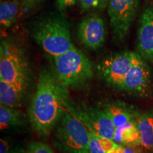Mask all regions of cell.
<instances>
[{
	"mask_svg": "<svg viewBox=\"0 0 153 153\" xmlns=\"http://www.w3.org/2000/svg\"><path fill=\"white\" fill-rule=\"evenodd\" d=\"M70 104L68 89L57 80L54 72L41 71L28 110L34 131L44 136L49 135Z\"/></svg>",
	"mask_w": 153,
	"mask_h": 153,
	"instance_id": "cell-1",
	"label": "cell"
},
{
	"mask_svg": "<svg viewBox=\"0 0 153 153\" xmlns=\"http://www.w3.org/2000/svg\"><path fill=\"white\" fill-rule=\"evenodd\" d=\"M30 35L34 41L53 57L74 47L68 22L59 15L43 17L33 25Z\"/></svg>",
	"mask_w": 153,
	"mask_h": 153,
	"instance_id": "cell-2",
	"label": "cell"
},
{
	"mask_svg": "<svg viewBox=\"0 0 153 153\" xmlns=\"http://www.w3.org/2000/svg\"><path fill=\"white\" fill-rule=\"evenodd\" d=\"M30 76L29 61L23 48L14 40L2 38L0 44V79L25 92Z\"/></svg>",
	"mask_w": 153,
	"mask_h": 153,
	"instance_id": "cell-3",
	"label": "cell"
},
{
	"mask_svg": "<svg viewBox=\"0 0 153 153\" xmlns=\"http://www.w3.org/2000/svg\"><path fill=\"white\" fill-rule=\"evenodd\" d=\"M53 72L57 80L68 89L83 87L93 76L91 61L75 46L68 52L53 57Z\"/></svg>",
	"mask_w": 153,
	"mask_h": 153,
	"instance_id": "cell-4",
	"label": "cell"
},
{
	"mask_svg": "<svg viewBox=\"0 0 153 153\" xmlns=\"http://www.w3.org/2000/svg\"><path fill=\"white\" fill-rule=\"evenodd\" d=\"M53 144L63 153H90V131L68 110L55 126Z\"/></svg>",
	"mask_w": 153,
	"mask_h": 153,
	"instance_id": "cell-5",
	"label": "cell"
},
{
	"mask_svg": "<svg viewBox=\"0 0 153 153\" xmlns=\"http://www.w3.org/2000/svg\"><path fill=\"white\" fill-rule=\"evenodd\" d=\"M140 55L133 52H120L106 57L98 65L99 73L111 87L118 90L126 76Z\"/></svg>",
	"mask_w": 153,
	"mask_h": 153,
	"instance_id": "cell-6",
	"label": "cell"
},
{
	"mask_svg": "<svg viewBox=\"0 0 153 153\" xmlns=\"http://www.w3.org/2000/svg\"><path fill=\"white\" fill-rule=\"evenodd\" d=\"M68 110L72 112L91 133L113 140L115 126L102 109L94 108L85 103H71Z\"/></svg>",
	"mask_w": 153,
	"mask_h": 153,
	"instance_id": "cell-7",
	"label": "cell"
},
{
	"mask_svg": "<svg viewBox=\"0 0 153 153\" xmlns=\"http://www.w3.org/2000/svg\"><path fill=\"white\" fill-rule=\"evenodd\" d=\"M139 7V0H109L107 13L115 40L122 41L131 28Z\"/></svg>",
	"mask_w": 153,
	"mask_h": 153,
	"instance_id": "cell-8",
	"label": "cell"
},
{
	"mask_svg": "<svg viewBox=\"0 0 153 153\" xmlns=\"http://www.w3.org/2000/svg\"><path fill=\"white\" fill-rule=\"evenodd\" d=\"M118 90L139 98L150 97L153 94V72L148 62L140 56Z\"/></svg>",
	"mask_w": 153,
	"mask_h": 153,
	"instance_id": "cell-9",
	"label": "cell"
},
{
	"mask_svg": "<svg viewBox=\"0 0 153 153\" xmlns=\"http://www.w3.org/2000/svg\"><path fill=\"white\" fill-rule=\"evenodd\" d=\"M107 29L102 17L94 14L82 19L78 24L76 36L80 43L86 48L96 51L106 41Z\"/></svg>",
	"mask_w": 153,
	"mask_h": 153,
	"instance_id": "cell-10",
	"label": "cell"
},
{
	"mask_svg": "<svg viewBox=\"0 0 153 153\" xmlns=\"http://www.w3.org/2000/svg\"><path fill=\"white\" fill-rule=\"evenodd\" d=\"M136 49L137 54L153 67V6L143 9L139 19Z\"/></svg>",
	"mask_w": 153,
	"mask_h": 153,
	"instance_id": "cell-11",
	"label": "cell"
},
{
	"mask_svg": "<svg viewBox=\"0 0 153 153\" xmlns=\"http://www.w3.org/2000/svg\"><path fill=\"white\" fill-rule=\"evenodd\" d=\"M102 110L112 120L115 128L136 121L139 115L133 107L120 101H110L104 103Z\"/></svg>",
	"mask_w": 153,
	"mask_h": 153,
	"instance_id": "cell-12",
	"label": "cell"
},
{
	"mask_svg": "<svg viewBox=\"0 0 153 153\" xmlns=\"http://www.w3.org/2000/svg\"><path fill=\"white\" fill-rule=\"evenodd\" d=\"M112 140L118 145L137 147L141 145V136L137 120L116 128Z\"/></svg>",
	"mask_w": 153,
	"mask_h": 153,
	"instance_id": "cell-13",
	"label": "cell"
},
{
	"mask_svg": "<svg viewBox=\"0 0 153 153\" xmlns=\"http://www.w3.org/2000/svg\"><path fill=\"white\" fill-rule=\"evenodd\" d=\"M137 124L141 136V145L153 152V110L139 114Z\"/></svg>",
	"mask_w": 153,
	"mask_h": 153,
	"instance_id": "cell-14",
	"label": "cell"
},
{
	"mask_svg": "<svg viewBox=\"0 0 153 153\" xmlns=\"http://www.w3.org/2000/svg\"><path fill=\"white\" fill-rule=\"evenodd\" d=\"M25 92L19 87L0 79L1 106L15 107L20 105Z\"/></svg>",
	"mask_w": 153,
	"mask_h": 153,
	"instance_id": "cell-15",
	"label": "cell"
},
{
	"mask_svg": "<svg viewBox=\"0 0 153 153\" xmlns=\"http://www.w3.org/2000/svg\"><path fill=\"white\" fill-rule=\"evenodd\" d=\"M23 11L19 0L5 1L0 5V24L2 27L8 28L16 22Z\"/></svg>",
	"mask_w": 153,
	"mask_h": 153,
	"instance_id": "cell-16",
	"label": "cell"
},
{
	"mask_svg": "<svg viewBox=\"0 0 153 153\" xmlns=\"http://www.w3.org/2000/svg\"><path fill=\"white\" fill-rule=\"evenodd\" d=\"M25 118L23 113L14 107L0 106L1 130L11 129L24 125Z\"/></svg>",
	"mask_w": 153,
	"mask_h": 153,
	"instance_id": "cell-17",
	"label": "cell"
},
{
	"mask_svg": "<svg viewBox=\"0 0 153 153\" xmlns=\"http://www.w3.org/2000/svg\"><path fill=\"white\" fill-rule=\"evenodd\" d=\"M116 144L111 140L90 132L89 151L90 153H108Z\"/></svg>",
	"mask_w": 153,
	"mask_h": 153,
	"instance_id": "cell-18",
	"label": "cell"
},
{
	"mask_svg": "<svg viewBox=\"0 0 153 153\" xmlns=\"http://www.w3.org/2000/svg\"><path fill=\"white\" fill-rule=\"evenodd\" d=\"M109 0H78L80 9L83 11L102 10L107 8Z\"/></svg>",
	"mask_w": 153,
	"mask_h": 153,
	"instance_id": "cell-19",
	"label": "cell"
},
{
	"mask_svg": "<svg viewBox=\"0 0 153 153\" xmlns=\"http://www.w3.org/2000/svg\"><path fill=\"white\" fill-rule=\"evenodd\" d=\"M0 153H24V151L9 139L1 138L0 141Z\"/></svg>",
	"mask_w": 153,
	"mask_h": 153,
	"instance_id": "cell-20",
	"label": "cell"
},
{
	"mask_svg": "<svg viewBox=\"0 0 153 153\" xmlns=\"http://www.w3.org/2000/svg\"><path fill=\"white\" fill-rule=\"evenodd\" d=\"M26 153H55L48 145L41 142L30 143L27 147Z\"/></svg>",
	"mask_w": 153,
	"mask_h": 153,
	"instance_id": "cell-21",
	"label": "cell"
},
{
	"mask_svg": "<svg viewBox=\"0 0 153 153\" xmlns=\"http://www.w3.org/2000/svg\"><path fill=\"white\" fill-rule=\"evenodd\" d=\"M108 153H141V151L137 146L115 144Z\"/></svg>",
	"mask_w": 153,
	"mask_h": 153,
	"instance_id": "cell-22",
	"label": "cell"
},
{
	"mask_svg": "<svg viewBox=\"0 0 153 153\" xmlns=\"http://www.w3.org/2000/svg\"><path fill=\"white\" fill-rule=\"evenodd\" d=\"M76 0H56V5L58 10L65 11L75 4Z\"/></svg>",
	"mask_w": 153,
	"mask_h": 153,
	"instance_id": "cell-23",
	"label": "cell"
},
{
	"mask_svg": "<svg viewBox=\"0 0 153 153\" xmlns=\"http://www.w3.org/2000/svg\"><path fill=\"white\" fill-rule=\"evenodd\" d=\"M19 1L22 4L23 11H26L35 7L43 0H19Z\"/></svg>",
	"mask_w": 153,
	"mask_h": 153,
	"instance_id": "cell-24",
	"label": "cell"
},
{
	"mask_svg": "<svg viewBox=\"0 0 153 153\" xmlns=\"http://www.w3.org/2000/svg\"><path fill=\"white\" fill-rule=\"evenodd\" d=\"M150 153H153V152H150Z\"/></svg>",
	"mask_w": 153,
	"mask_h": 153,
	"instance_id": "cell-25",
	"label": "cell"
}]
</instances>
